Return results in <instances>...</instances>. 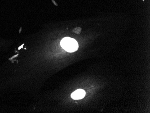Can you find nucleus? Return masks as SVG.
Wrapping results in <instances>:
<instances>
[{"instance_id":"nucleus-1","label":"nucleus","mask_w":150,"mask_h":113,"mask_svg":"<svg viewBox=\"0 0 150 113\" xmlns=\"http://www.w3.org/2000/svg\"><path fill=\"white\" fill-rule=\"evenodd\" d=\"M60 43L62 48L66 51L69 52L76 51L79 47L77 41L69 37L64 38L61 41Z\"/></svg>"},{"instance_id":"nucleus-2","label":"nucleus","mask_w":150,"mask_h":113,"mask_svg":"<svg viewBox=\"0 0 150 113\" xmlns=\"http://www.w3.org/2000/svg\"><path fill=\"white\" fill-rule=\"evenodd\" d=\"M86 95V92L82 89H78L73 92L71 97L74 99H80L83 98Z\"/></svg>"}]
</instances>
